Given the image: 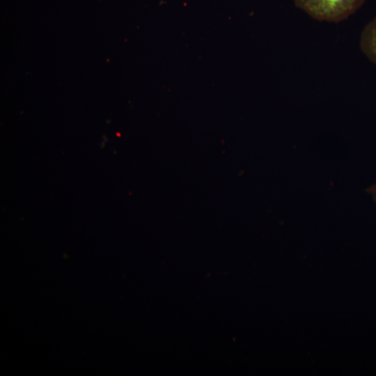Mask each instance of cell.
<instances>
[{
	"label": "cell",
	"mask_w": 376,
	"mask_h": 376,
	"mask_svg": "<svg viewBox=\"0 0 376 376\" xmlns=\"http://www.w3.org/2000/svg\"><path fill=\"white\" fill-rule=\"evenodd\" d=\"M295 6L320 22L338 23L355 13L366 0H293Z\"/></svg>",
	"instance_id": "6da1fadb"
},
{
	"label": "cell",
	"mask_w": 376,
	"mask_h": 376,
	"mask_svg": "<svg viewBox=\"0 0 376 376\" xmlns=\"http://www.w3.org/2000/svg\"><path fill=\"white\" fill-rule=\"evenodd\" d=\"M359 45L366 56L376 64V16L362 30Z\"/></svg>",
	"instance_id": "7a4b0ae2"
},
{
	"label": "cell",
	"mask_w": 376,
	"mask_h": 376,
	"mask_svg": "<svg viewBox=\"0 0 376 376\" xmlns=\"http://www.w3.org/2000/svg\"><path fill=\"white\" fill-rule=\"evenodd\" d=\"M367 191L372 194L375 201L376 202V185L368 189Z\"/></svg>",
	"instance_id": "3957f363"
}]
</instances>
